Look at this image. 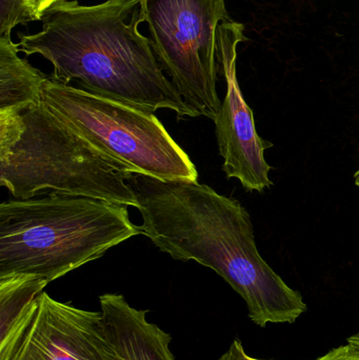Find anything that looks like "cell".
Here are the masks:
<instances>
[{"label":"cell","instance_id":"cell-1","mask_svg":"<svg viewBox=\"0 0 359 360\" xmlns=\"http://www.w3.org/2000/svg\"><path fill=\"white\" fill-rule=\"evenodd\" d=\"M141 234L173 259L198 262L242 296L261 328L293 323L307 311L303 296L261 257L246 207L198 181H162L133 174Z\"/></svg>","mask_w":359,"mask_h":360},{"label":"cell","instance_id":"cell-2","mask_svg":"<svg viewBox=\"0 0 359 360\" xmlns=\"http://www.w3.org/2000/svg\"><path fill=\"white\" fill-rule=\"evenodd\" d=\"M42 29L19 35L27 56L41 55L53 65L52 78L151 112L171 110L179 118L198 117L164 75L151 39L139 32L138 0H105L82 6L63 0L41 18Z\"/></svg>","mask_w":359,"mask_h":360},{"label":"cell","instance_id":"cell-3","mask_svg":"<svg viewBox=\"0 0 359 360\" xmlns=\"http://www.w3.org/2000/svg\"><path fill=\"white\" fill-rule=\"evenodd\" d=\"M128 207L51 193L0 205V277L31 274L50 283L136 235Z\"/></svg>","mask_w":359,"mask_h":360},{"label":"cell","instance_id":"cell-4","mask_svg":"<svg viewBox=\"0 0 359 360\" xmlns=\"http://www.w3.org/2000/svg\"><path fill=\"white\" fill-rule=\"evenodd\" d=\"M130 176L44 101L21 113L0 112V186L14 199L59 193L137 207Z\"/></svg>","mask_w":359,"mask_h":360},{"label":"cell","instance_id":"cell-5","mask_svg":"<svg viewBox=\"0 0 359 360\" xmlns=\"http://www.w3.org/2000/svg\"><path fill=\"white\" fill-rule=\"evenodd\" d=\"M42 101L53 114L128 174L197 181V170L154 112L48 77Z\"/></svg>","mask_w":359,"mask_h":360},{"label":"cell","instance_id":"cell-6","mask_svg":"<svg viewBox=\"0 0 359 360\" xmlns=\"http://www.w3.org/2000/svg\"><path fill=\"white\" fill-rule=\"evenodd\" d=\"M154 54L183 101L197 116L218 117V44L231 21L226 0H138Z\"/></svg>","mask_w":359,"mask_h":360},{"label":"cell","instance_id":"cell-7","mask_svg":"<svg viewBox=\"0 0 359 360\" xmlns=\"http://www.w3.org/2000/svg\"><path fill=\"white\" fill-rule=\"evenodd\" d=\"M244 40L242 23L231 20L219 25L218 63L227 82V93L214 122L219 153L223 158V170L228 179L240 180L247 191L261 193L273 184L269 176L271 167L265 158L266 150L273 147V143L257 133L253 111L238 84L237 46Z\"/></svg>","mask_w":359,"mask_h":360},{"label":"cell","instance_id":"cell-8","mask_svg":"<svg viewBox=\"0 0 359 360\" xmlns=\"http://www.w3.org/2000/svg\"><path fill=\"white\" fill-rule=\"evenodd\" d=\"M12 360H117L101 312L82 310L42 292Z\"/></svg>","mask_w":359,"mask_h":360},{"label":"cell","instance_id":"cell-9","mask_svg":"<svg viewBox=\"0 0 359 360\" xmlns=\"http://www.w3.org/2000/svg\"><path fill=\"white\" fill-rule=\"evenodd\" d=\"M99 304L117 360H175L170 334L150 323L147 311L133 308L120 294H103Z\"/></svg>","mask_w":359,"mask_h":360},{"label":"cell","instance_id":"cell-10","mask_svg":"<svg viewBox=\"0 0 359 360\" xmlns=\"http://www.w3.org/2000/svg\"><path fill=\"white\" fill-rule=\"evenodd\" d=\"M48 283L37 275L0 277V360H12Z\"/></svg>","mask_w":359,"mask_h":360},{"label":"cell","instance_id":"cell-11","mask_svg":"<svg viewBox=\"0 0 359 360\" xmlns=\"http://www.w3.org/2000/svg\"><path fill=\"white\" fill-rule=\"evenodd\" d=\"M11 36L0 37V112L21 113L42 103L48 76L19 56Z\"/></svg>","mask_w":359,"mask_h":360},{"label":"cell","instance_id":"cell-12","mask_svg":"<svg viewBox=\"0 0 359 360\" xmlns=\"http://www.w3.org/2000/svg\"><path fill=\"white\" fill-rule=\"evenodd\" d=\"M38 20L27 0H0V37L11 36L19 25Z\"/></svg>","mask_w":359,"mask_h":360},{"label":"cell","instance_id":"cell-13","mask_svg":"<svg viewBox=\"0 0 359 360\" xmlns=\"http://www.w3.org/2000/svg\"><path fill=\"white\" fill-rule=\"evenodd\" d=\"M316 360H359V353L347 344L329 351Z\"/></svg>","mask_w":359,"mask_h":360},{"label":"cell","instance_id":"cell-14","mask_svg":"<svg viewBox=\"0 0 359 360\" xmlns=\"http://www.w3.org/2000/svg\"><path fill=\"white\" fill-rule=\"evenodd\" d=\"M217 360H267V359H254V357L249 356L244 351V346H242V342L240 340H233L231 346H230L229 350L221 355Z\"/></svg>","mask_w":359,"mask_h":360},{"label":"cell","instance_id":"cell-15","mask_svg":"<svg viewBox=\"0 0 359 360\" xmlns=\"http://www.w3.org/2000/svg\"><path fill=\"white\" fill-rule=\"evenodd\" d=\"M59 1L63 0H27L38 20H41L44 13Z\"/></svg>","mask_w":359,"mask_h":360},{"label":"cell","instance_id":"cell-16","mask_svg":"<svg viewBox=\"0 0 359 360\" xmlns=\"http://www.w3.org/2000/svg\"><path fill=\"white\" fill-rule=\"evenodd\" d=\"M347 344L359 353V332L354 334V335L350 336L347 340Z\"/></svg>","mask_w":359,"mask_h":360},{"label":"cell","instance_id":"cell-17","mask_svg":"<svg viewBox=\"0 0 359 360\" xmlns=\"http://www.w3.org/2000/svg\"><path fill=\"white\" fill-rule=\"evenodd\" d=\"M354 180H355L356 186H359V170L355 173V175H354Z\"/></svg>","mask_w":359,"mask_h":360}]
</instances>
